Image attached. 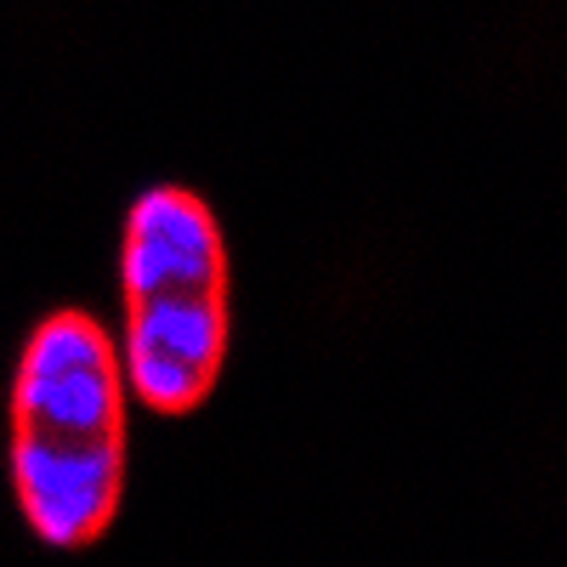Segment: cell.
Masks as SVG:
<instances>
[{
  "mask_svg": "<svg viewBox=\"0 0 567 567\" xmlns=\"http://www.w3.org/2000/svg\"><path fill=\"white\" fill-rule=\"evenodd\" d=\"M125 369L91 312L34 323L12 374V488L58 550L103 539L125 494Z\"/></svg>",
  "mask_w": 567,
  "mask_h": 567,
  "instance_id": "6da1fadb",
  "label": "cell"
},
{
  "mask_svg": "<svg viewBox=\"0 0 567 567\" xmlns=\"http://www.w3.org/2000/svg\"><path fill=\"white\" fill-rule=\"evenodd\" d=\"M125 392L154 414H194L227 363V245L187 187H148L125 216Z\"/></svg>",
  "mask_w": 567,
  "mask_h": 567,
  "instance_id": "7a4b0ae2",
  "label": "cell"
}]
</instances>
